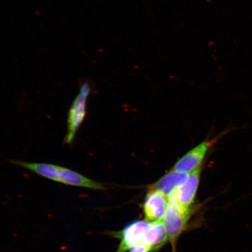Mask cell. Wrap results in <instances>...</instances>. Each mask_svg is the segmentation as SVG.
Returning <instances> with one entry per match:
<instances>
[{
    "mask_svg": "<svg viewBox=\"0 0 252 252\" xmlns=\"http://www.w3.org/2000/svg\"><path fill=\"white\" fill-rule=\"evenodd\" d=\"M113 235L121 240L116 252H127L133 246L138 244L149 246L155 252L168 242L162 222L135 220L126 226L118 234Z\"/></svg>",
    "mask_w": 252,
    "mask_h": 252,
    "instance_id": "1",
    "label": "cell"
},
{
    "mask_svg": "<svg viewBox=\"0 0 252 252\" xmlns=\"http://www.w3.org/2000/svg\"><path fill=\"white\" fill-rule=\"evenodd\" d=\"M12 164L21 167L49 180L95 190H105L107 187L101 183L94 181L73 170L47 163H37L11 160Z\"/></svg>",
    "mask_w": 252,
    "mask_h": 252,
    "instance_id": "2",
    "label": "cell"
},
{
    "mask_svg": "<svg viewBox=\"0 0 252 252\" xmlns=\"http://www.w3.org/2000/svg\"><path fill=\"white\" fill-rule=\"evenodd\" d=\"M169 202L162 220L168 241L175 249L178 239L184 232L192 214L191 207L181 206L176 199V190L168 197Z\"/></svg>",
    "mask_w": 252,
    "mask_h": 252,
    "instance_id": "3",
    "label": "cell"
},
{
    "mask_svg": "<svg viewBox=\"0 0 252 252\" xmlns=\"http://www.w3.org/2000/svg\"><path fill=\"white\" fill-rule=\"evenodd\" d=\"M91 91L90 84L87 81L82 82L80 91L72 102L67 116V132L64 143L67 145L73 143L81 126L87 115V105Z\"/></svg>",
    "mask_w": 252,
    "mask_h": 252,
    "instance_id": "4",
    "label": "cell"
},
{
    "mask_svg": "<svg viewBox=\"0 0 252 252\" xmlns=\"http://www.w3.org/2000/svg\"><path fill=\"white\" fill-rule=\"evenodd\" d=\"M218 140L216 138L209 141H203L179 159L172 169L179 172L189 173L199 168L208 151Z\"/></svg>",
    "mask_w": 252,
    "mask_h": 252,
    "instance_id": "5",
    "label": "cell"
},
{
    "mask_svg": "<svg viewBox=\"0 0 252 252\" xmlns=\"http://www.w3.org/2000/svg\"><path fill=\"white\" fill-rule=\"evenodd\" d=\"M168 202V198L164 194L149 189L143 206L145 220L150 222H162Z\"/></svg>",
    "mask_w": 252,
    "mask_h": 252,
    "instance_id": "6",
    "label": "cell"
},
{
    "mask_svg": "<svg viewBox=\"0 0 252 252\" xmlns=\"http://www.w3.org/2000/svg\"><path fill=\"white\" fill-rule=\"evenodd\" d=\"M201 166L188 173L187 180L176 190V199L185 208L191 207L196 198L201 174Z\"/></svg>",
    "mask_w": 252,
    "mask_h": 252,
    "instance_id": "7",
    "label": "cell"
},
{
    "mask_svg": "<svg viewBox=\"0 0 252 252\" xmlns=\"http://www.w3.org/2000/svg\"><path fill=\"white\" fill-rule=\"evenodd\" d=\"M188 173L171 170L160 178L155 184L150 186L149 189L160 192L167 197L184 184L187 180Z\"/></svg>",
    "mask_w": 252,
    "mask_h": 252,
    "instance_id": "8",
    "label": "cell"
},
{
    "mask_svg": "<svg viewBox=\"0 0 252 252\" xmlns=\"http://www.w3.org/2000/svg\"><path fill=\"white\" fill-rule=\"evenodd\" d=\"M153 249L149 246L144 244H138L133 246L127 252H153Z\"/></svg>",
    "mask_w": 252,
    "mask_h": 252,
    "instance_id": "9",
    "label": "cell"
}]
</instances>
